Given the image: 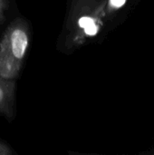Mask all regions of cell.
<instances>
[{"label":"cell","instance_id":"cell-1","mask_svg":"<svg viewBox=\"0 0 154 155\" xmlns=\"http://www.w3.org/2000/svg\"><path fill=\"white\" fill-rule=\"evenodd\" d=\"M29 43L28 33L22 24L11 25L0 44V77L17 76Z\"/></svg>","mask_w":154,"mask_h":155},{"label":"cell","instance_id":"cell-2","mask_svg":"<svg viewBox=\"0 0 154 155\" xmlns=\"http://www.w3.org/2000/svg\"><path fill=\"white\" fill-rule=\"evenodd\" d=\"M78 24H79L80 27L84 28V33L87 35L93 36V35H95L98 33L99 25H98L96 20L94 18L91 17V16H87V15L82 16L79 19Z\"/></svg>","mask_w":154,"mask_h":155},{"label":"cell","instance_id":"cell-3","mask_svg":"<svg viewBox=\"0 0 154 155\" xmlns=\"http://www.w3.org/2000/svg\"><path fill=\"white\" fill-rule=\"evenodd\" d=\"M125 3H126V0H109V7L112 10L119 9Z\"/></svg>","mask_w":154,"mask_h":155},{"label":"cell","instance_id":"cell-4","mask_svg":"<svg viewBox=\"0 0 154 155\" xmlns=\"http://www.w3.org/2000/svg\"><path fill=\"white\" fill-rule=\"evenodd\" d=\"M5 97V88L2 86V84H0V105L3 104L4 100Z\"/></svg>","mask_w":154,"mask_h":155},{"label":"cell","instance_id":"cell-5","mask_svg":"<svg viewBox=\"0 0 154 155\" xmlns=\"http://www.w3.org/2000/svg\"><path fill=\"white\" fill-rule=\"evenodd\" d=\"M3 16V0H0V19Z\"/></svg>","mask_w":154,"mask_h":155}]
</instances>
